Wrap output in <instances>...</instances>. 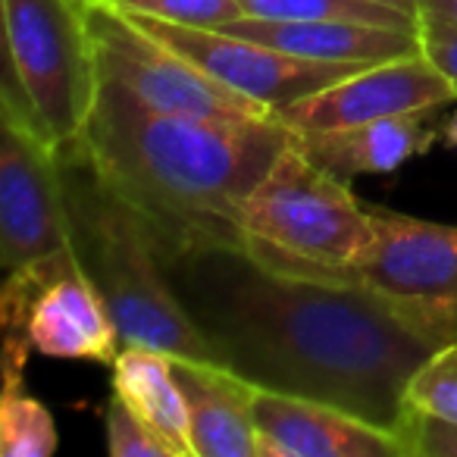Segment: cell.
I'll list each match as a JSON object with an SVG mask.
<instances>
[{"label": "cell", "instance_id": "4fadbf2b", "mask_svg": "<svg viewBox=\"0 0 457 457\" xmlns=\"http://www.w3.org/2000/svg\"><path fill=\"white\" fill-rule=\"evenodd\" d=\"M170 361L188 404L195 457H261L251 382L204 357L170 354Z\"/></svg>", "mask_w": 457, "mask_h": 457}, {"label": "cell", "instance_id": "e0dca14e", "mask_svg": "<svg viewBox=\"0 0 457 457\" xmlns=\"http://www.w3.org/2000/svg\"><path fill=\"white\" fill-rule=\"evenodd\" d=\"M22 348H4V398H0V454L51 457L57 451L54 413L22 386L26 370Z\"/></svg>", "mask_w": 457, "mask_h": 457}, {"label": "cell", "instance_id": "5bb4252c", "mask_svg": "<svg viewBox=\"0 0 457 457\" xmlns=\"http://www.w3.org/2000/svg\"><path fill=\"white\" fill-rule=\"evenodd\" d=\"M26 332L35 351L63 361L113 363L122 348L107 304L79 273L60 276L35 298Z\"/></svg>", "mask_w": 457, "mask_h": 457}, {"label": "cell", "instance_id": "603a6c76", "mask_svg": "<svg viewBox=\"0 0 457 457\" xmlns=\"http://www.w3.org/2000/svg\"><path fill=\"white\" fill-rule=\"evenodd\" d=\"M420 47L423 57L457 88V26L420 22Z\"/></svg>", "mask_w": 457, "mask_h": 457}, {"label": "cell", "instance_id": "30bf717a", "mask_svg": "<svg viewBox=\"0 0 457 457\" xmlns=\"http://www.w3.org/2000/svg\"><path fill=\"white\" fill-rule=\"evenodd\" d=\"M454 101V85L423 54H413V57L363 66L354 76L288 104L276 116L295 132H326V129L361 126L386 116L442 110Z\"/></svg>", "mask_w": 457, "mask_h": 457}, {"label": "cell", "instance_id": "2e32d148", "mask_svg": "<svg viewBox=\"0 0 457 457\" xmlns=\"http://www.w3.org/2000/svg\"><path fill=\"white\" fill-rule=\"evenodd\" d=\"M113 367V395L126 401L147 429L170 448L172 457H195L191 451L188 404L172 373L166 351L147 345H122Z\"/></svg>", "mask_w": 457, "mask_h": 457}, {"label": "cell", "instance_id": "52a82bcc", "mask_svg": "<svg viewBox=\"0 0 457 457\" xmlns=\"http://www.w3.org/2000/svg\"><path fill=\"white\" fill-rule=\"evenodd\" d=\"M82 10L91 45H95L101 82L122 85L141 104L160 113L238 122L279 120L276 110L226 88L195 63L179 57L176 51L160 45L113 0H85Z\"/></svg>", "mask_w": 457, "mask_h": 457}, {"label": "cell", "instance_id": "7402d4cb", "mask_svg": "<svg viewBox=\"0 0 457 457\" xmlns=\"http://www.w3.org/2000/svg\"><path fill=\"white\" fill-rule=\"evenodd\" d=\"M404 445L411 457H457V423L411 407Z\"/></svg>", "mask_w": 457, "mask_h": 457}, {"label": "cell", "instance_id": "277c9868", "mask_svg": "<svg viewBox=\"0 0 457 457\" xmlns=\"http://www.w3.org/2000/svg\"><path fill=\"white\" fill-rule=\"evenodd\" d=\"M242 228L245 251L254 261L317 282H345L376 238L370 204L295 141L245 197Z\"/></svg>", "mask_w": 457, "mask_h": 457}, {"label": "cell", "instance_id": "ac0fdd59", "mask_svg": "<svg viewBox=\"0 0 457 457\" xmlns=\"http://www.w3.org/2000/svg\"><path fill=\"white\" fill-rule=\"evenodd\" d=\"M238 7L254 20H348L411 32L420 29L417 16L373 0H238Z\"/></svg>", "mask_w": 457, "mask_h": 457}, {"label": "cell", "instance_id": "ffe728a7", "mask_svg": "<svg viewBox=\"0 0 457 457\" xmlns=\"http://www.w3.org/2000/svg\"><path fill=\"white\" fill-rule=\"evenodd\" d=\"M113 4L126 13H145L197 29H226L228 22L245 16L238 0H113Z\"/></svg>", "mask_w": 457, "mask_h": 457}, {"label": "cell", "instance_id": "7c38bea8", "mask_svg": "<svg viewBox=\"0 0 457 457\" xmlns=\"http://www.w3.org/2000/svg\"><path fill=\"white\" fill-rule=\"evenodd\" d=\"M222 32L257 41V45L292 54V57L317 60V63L376 66L423 54L420 29L411 32V29H386L348 20H254V16H242V20L228 22Z\"/></svg>", "mask_w": 457, "mask_h": 457}, {"label": "cell", "instance_id": "8992f818", "mask_svg": "<svg viewBox=\"0 0 457 457\" xmlns=\"http://www.w3.org/2000/svg\"><path fill=\"white\" fill-rule=\"evenodd\" d=\"M376 238L351 286H361L432 351L457 342V226L373 207Z\"/></svg>", "mask_w": 457, "mask_h": 457}, {"label": "cell", "instance_id": "ba28073f", "mask_svg": "<svg viewBox=\"0 0 457 457\" xmlns=\"http://www.w3.org/2000/svg\"><path fill=\"white\" fill-rule=\"evenodd\" d=\"M70 254L57 147L29 122L4 113L0 126V267L4 276L29 263Z\"/></svg>", "mask_w": 457, "mask_h": 457}, {"label": "cell", "instance_id": "d6986e66", "mask_svg": "<svg viewBox=\"0 0 457 457\" xmlns=\"http://www.w3.org/2000/svg\"><path fill=\"white\" fill-rule=\"evenodd\" d=\"M407 407L457 423V342L432 351L407 382Z\"/></svg>", "mask_w": 457, "mask_h": 457}, {"label": "cell", "instance_id": "6da1fadb", "mask_svg": "<svg viewBox=\"0 0 457 457\" xmlns=\"http://www.w3.org/2000/svg\"><path fill=\"white\" fill-rule=\"evenodd\" d=\"M163 273L216 363L251 386L351 411L404 442L407 382L432 348L367 288L279 273L238 248L197 251L163 263Z\"/></svg>", "mask_w": 457, "mask_h": 457}, {"label": "cell", "instance_id": "44dd1931", "mask_svg": "<svg viewBox=\"0 0 457 457\" xmlns=\"http://www.w3.org/2000/svg\"><path fill=\"white\" fill-rule=\"evenodd\" d=\"M107 448L113 457H172L145 420L116 395L107 407Z\"/></svg>", "mask_w": 457, "mask_h": 457}, {"label": "cell", "instance_id": "5b68a950", "mask_svg": "<svg viewBox=\"0 0 457 457\" xmlns=\"http://www.w3.org/2000/svg\"><path fill=\"white\" fill-rule=\"evenodd\" d=\"M7 79L22 91L54 147L82 138L97 95L95 45L76 0H4Z\"/></svg>", "mask_w": 457, "mask_h": 457}, {"label": "cell", "instance_id": "cb8c5ba5", "mask_svg": "<svg viewBox=\"0 0 457 457\" xmlns=\"http://www.w3.org/2000/svg\"><path fill=\"white\" fill-rule=\"evenodd\" d=\"M417 20L457 26V0H417Z\"/></svg>", "mask_w": 457, "mask_h": 457}, {"label": "cell", "instance_id": "484cf974", "mask_svg": "<svg viewBox=\"0 0 457 457\" xmlns=\"http://www.w3.org/2000/svg\"><path fill=\"white\" fill-rule=\"evenodd\" d=\"M373 4H388V7H398L404 13L417 16V0H373Z\"/></svg>", "mask_w": 457, "mask_h": 457}, {"label": "cell", "instance_id": "4316f807", "mask_svg": "<svg viewBox=\"0 0 457 457\" xmlns=\"http://www.w3.org/2000/svg\"><path fill=\"white\" fill-rule=\"evenodd\" d=\"M76 4H85V0H76Z\"/></svg>", "mask_w": 457, "mask_h": 457}, {"label": "cell", "instance_id": "9c48e42d", "mask_svg": "<svg viewBox=\"0 0 457 457\" xmlns=\"http://www.w3.org/2000/svg\"><path fill=\"white\" fill-rule=\"evenodd\" d=\"M147 35L176 51L197 70L213 76L226 88L276 110L301 101L320 88L342 82L363 70L361 63H317V60L292 57V54L273 51L257 41L238 38L222 29H197L182 26V22L157 20V16L129 13Z\"/></svg>", "mask_w": 457, "mask_h": 457}, {"label": "cell", "instance_id": "3957f363", "mask_svg": "<svg viewBox=\"0 0 457 457\" xmlns=\"http://www.w3.org/2000/svg\"><path fill=\"white\" fill-rule=\"evenodd\" d=\"M60 182L76 273L101 295L122 345L216 361L210 342L172 292L141 220L101 179L82 141L60 147Z\"/></svg>", "mask_w": 457, "mask_h": 457}, {"label": "cell", "instance_id": "9a60e30c", "mask_svg": "<svg viewBox=\"0 0 457 457\" xmlns=\"http://www.w3.org/2000/svg\"><path fill=\"white\" fill-rule=\"evenodd\" d=\"M436 110L386 116L361 126L326 129V132H295L292 141L323 170L351 182L363 172H392L417 154L429 151L438 129L429 122Z\"/></svg>", "mask_w": 457, "mask_h": 457}, {"label": "cell", "instance_id": "d4e9b609", "mask_svg": "<svg viewBox=\"0 0 457 457\" xmlns=\"http://www.w3.org/2000/svg\"><path fill=\"white\" fill-rule=\"evenodd\" d=\"M438 138H442L445 145L454 147V151H457V110L448 116V120H445V126L438 129Z\"/></svg>", "mask_w": 457, "mask_h": 457}, {"label": "cell", "instance_id": "8fae6325", "mask_svg": "<svg viewBox=\"0 0 457 457\" xmlns=\"http://www.w3.org/2000/svg\"><path fill=\"white\" fill-rule=\"evenodd\" d=\"M261 457H407L401 436L336 404L251 386Z\"/></svg>", "mask_w": 457, "mask_h": 457}, {"label": "cell", "instance_id": "7a4b0ae2", "mask_svg": "<svg viewBox=\"0 0 457 457\" xmlns=\"http://www.w3.org/2000/svg\"><path fill=\"white\" fill-rule=\"evenodd\" d=\"M82 147L141 220L160 263L197 251H245L242 207L292 129L160 113L122 85L101 82Z\"/></svg>", "mask_w": 457, "mask_h": 457}]
</instances>
